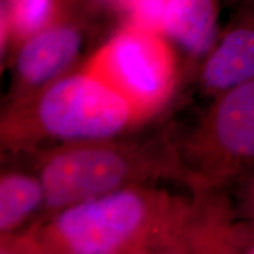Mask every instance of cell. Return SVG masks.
I'll return each instance as SVG.
<instances>
[{"mask_svg": "<svg viewBox=\"0 0 254 254\" xmlns=\"http://www.w3.org/2000/svg\"><path fill=\"white\" fill-rule=\"evenodd\" d=\"M194 201L151 184L85 200L41 218L2 252L123 254L192 252Z\"/></svg>", "mask_w": 254, "mask_h": 254, "instance_id": "obj_1", "label": "cell"}, {"mask_svg": "<svg viewBox=\"0 0 254 254\" xmlns=\"http://www.w3.org/2000/svg\"><path fill=\"white\" fill-rule=\"evenodd\" d=\"M141 120L118 92L81 66L9 105L1 119V146L14 153L45 142L105 140Z\"/></svg>", "mask_w": 254, "mask_h": 254, "instance_id": "obj_2", "label": "cell"}, {"mask_svg": "<svg viewBox=\"0 0 254 254\" xmlns=\"http://www.w3.org/2000/svg\"><path fill=\"white\" fill-rule=\"evenodd\" d=\"M38 178L45 193L41 218L124 187L151 184L159 178L185 182L170 136L145 141L112 138L59 145L41 154Z\"/></svg>", "mask_w": 254, "mask_h": 254, "instance_id": "obj_3", "label": "cell"}, {"mask_svg": "<svg viewBox=\"0 0 254 254\" xmlns=\"http://www.w3.org/2000/svg\"><path fill=\"white\" fill-rule=\"evenodd\" d=\"M174 153L194 192H228L254 176V78L214 95Z\"/></svg>", "mask_w": 254, "mask_h": 254, "instance_id": "obj_4", "label": "cell"}, {"mask_svg": "<svg viewBox=\"0 0 254 254\" xmlns=\"http://www.w3.org/2000/svg\"><path fill=\"white\" fill-rule=\"evenodd\" d=\"M142 119L165 104L177 80L176 58L160 32L132 24L99 47L84 64Z\"/></svg>", "mask_w": 254, "mask_h": 254, "instance_id": "obj_5", "label": "cell"}, {"mask_svg": "<svg viewBox=\"0 0 254 254\" xmlns=\"http://www.w3.org/2000/svg\"><path fill=\"white\" fill-rule=\"evenodd\" d=\"M86 32L74 19L56 13L45 27L20 43L12 68L11 98L15 104L67 73L80 59Z\"/></svg>", "mask_w": 254, "mask_h": 254, "instance_id": "obj_6", "label": "cell"}, {"mask_svg": "<svg viewBox=\"0 0 254 254\" xmlns=\"http://www.w3.org/2000/svg\"><path fill=\"white\" fill-rule=\"evenodd\" d=\"M254 78V8L240 11L206 55L199 72L201 90L214 97Z\"/></svg>", "mask_w": 254, "mask_h": 254, "instance_id": "obj_7", "label": "cell"}, {"mask_svg": "<svg viewBox=\"0 0 254 254\" xmlns=\"http://www.w3.org/2000/svg\"><path fill=\"white\" fill-rule=\"evenodd\" d=\"M218 0H168L161 32L192 56L207 55L215 43Z\"/></svg>", "mask_w": 254, "mask_h": 254, "instance_id": "obj_8", "label": "cell"}, {"mask_svg": "<svg viewBox=\"0 0 254 254\" xmlns=\"http://www.w3.org/2000/svg\"><path fill=\"white\" fill-rule=\"evenodd\" d=\"M45 193L39 178L30 174L4 173L0 179L1 239L13 236L34 212L43 209Z\"/></svg>", "mask_w": 254, "mask_h": 254, "instance_id": "obj_9", "label": "cell"}, {"mask_svg": "<svg viewBox=\"0 0 254 254\" xmlns=\"http://www.w3.org/2000/svg\"><path fill=\"white\" fill-rule=\"evenodd\" d=\"M56 9L55 0H7L2 9L5 40L23 43L50 23Z\"/></svg>", "mask_w": 254, "mask_h": 254, "instance_id": "obj_10", "label": "cell"}, {"mask_svg": "<svg viewBox=\"0 0 254 254\" xmlns=\"http://www.w3.org/2000/svg\"><path fill=\"white\" fill-rule=\"evenodd\" d=\"M134 23L148 30L161 32L163 18L168 0H125Z\"/></svg>", "mask_w": 254, "mask_h": 254, "instance_id": "obj_11", "label": "cell"}, {"mask_svg": "<svg viewBox=\"0 0 254 254\" xmlns=\"http://www.w3.org/2000/svg\"><path fill=\"white\" fill-rule=\"evenodd\" d=\"M237 201L233 202L238 219L254 221V176L236 187Z\"/></svg>", "mask_w": 254, "mask_h": 254, "instance_id": "obj_12", "label": "cell"}, {"mask_svg": "<svg viewBox=\"0 0 254 254\" xmlns=\"http://www.w3.org/2000/svg\"><path fill=\"white\" fill-rule=\"evenodd\" d=\"M241 6H247V7L254 8V0H239Z\"/></svg>", "mask_w": 254, "mask_h": 254, "instance_id": "obj_13", "label": "cell"}, {"mask_svg": "<svg viewBox=\"0 0 254 254\" xmlns=\"http://www.w3.org/2000/svg\"><path fill=\"white\" fill-rule=\"evenodd\" d=\"M247 253L254 254V240H253V243H252V244H251V246L249 247V251H247Z\"/></svg>", "mask_w": 254, "mask_h": 254, "instance_id": "obj_14", "label": "cell"}]
</instances>
